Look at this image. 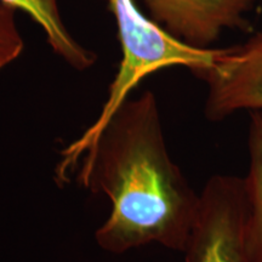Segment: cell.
I'll return each mask as SVG.
<instances>
[{"instance_id":"cell-5","label":"cell","mask_w":262,"mask_h":262,"mask_svg":"<svg viewBox=\"0 0 262 262\" xmlns=\"http://www.w3.org/2000/svg\"><path fill=\"white\" fill-rule=\"evenodd\" d=\"M150 19L185 44L210 49L226 29L248 32L260 0H142Z\"/></svg>"},{"instance_id":"cell-8","label":"cell","mask_w":262,"mask_h":262,"mask_svg":"<svg viewBox=\"0 0 262 262\" xmlns=\"http://www.w3.org/2000/svg\"><path fill=\"white\" fill-rule=\"evenodd\" d=\"M16 11L12 6L0 3V70L17 60L25 49Z\"/></svg>"},{"instance_id":"cell-7","label":"cell","mask_w":262,"mask_h":262,"mask_svg":"<svg viewBox=\"0 0 262 262\" xmlns=\"http://www.w3.org/2000/svg\"><path fill=\"white\" fill-rule=\"evenodd\" d=\"M249 168L243 179L247 199L249 262H262V111H251L248 130Z\"/></svg>"},{"instance_id":"cell-1","label":"cell","mask_w":262,"mask_h":262,"mask_svg":"<svg viewBox=\"0 0 262 262\" xmlns=\"http://www.w3.org/2000/svg\"><path fill=\"white\" fill-rule=\"evenodd\" d=\"M79 164L77 181L111 201L95 233L98 247L123 254L157 243L183 251L199 194L169 155L152 91L124 101Z\"/></svg>"},{"instance_id":"cell-3","label":"cell","mask_w":262,"mask_h":262,"mask_svg":"<svg viewBox=\"0 0 262 262\" xmlns=\"http://www.w3.org/2000/svg\"><path fill=\"white\" fill-rule=\"evenodd\" d=\"M182 253L185 262H249L243 179L214 175L206 181Z\"/></svg>"},{"instance_id":"cell-6","label":"cell","mask_w":262,"mask_h":262,"mask_svg":"<svg viewBox=\"0 0 262 262\" xmlns=\"http://www.w3.org/2000/svg\"><path fill=\"white\" fill-rule=\"evenodd\" d=\"M27 14L40 26L55 54L77 71H86L96 62V54L75 40L60 14L58 0H0Z\"/></svg>"},{"instance_id":"cell-2","label":"cell","mask_w":262,"mask_h":262,"mask_svg":"<svg viewBox=\"0 0 262 262\" xmlns=\"http://www.w3.org/2000/svg\"><path fill=\"white\" fill-rule=\"evenodd\" d=\"M107 2L117 22L122 60L97 119L79 139L62 150L57 165L62 173H70L77 168L98 131L147 75L172 66H185L191 72L201 70L211 63L217 52V49L193 48L172 37L147 18L135 0Z\"/></svg>"},{"instance_id":"cell-4","label":"cell","mask_w":262,"mask_h":262,"mask_svg":"<svg viewBox=\"0 0 262 262\" xmlns=\"http://www.w3.org/2000/svg\"><path fill=\"white\" fill-rule=\"evenodd\" d=\"M192 73L208 86L204 113L210 122L262 111V28L242 44L217 49L210 64Z\"/></svg>"}]
</instances>
